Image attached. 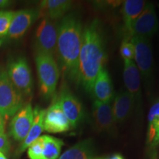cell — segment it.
Wrapping results in <instances>:
<instances>
[{
    "label": "cell",
    "mask_w": 159,
    "mask_h": 159,
    "mask_svg": "<svg viewBox=\"0 0 159 159\" xmlns=\"http://www.w3.org/2000/svg\"><path fill=\"white\" fill-rule=\"evenodd\" d=\"M106 60L102 26L99 19H95L83 30L79 57L80 84L86 92L91 94L95 79Z\"/></svg>",
    "instance_id": "cell-1"
},
{
    "label": "cell",
    "mask_w": 159,
    "mask_h": 159,
    "mask_svg": "<svg viewBox=\"0 0 159 159\" xmlns=\"http://www.w3.org/2000/svg\"><path fill=\"white\" fill-rule=\"evenodd\" d=\"M83 26L78 15L70 13L58 24L56 53L64 75L80 85L79 57L82 43Z\"/></svg>",
    "instance_id": "cell-2"
},
{
    "label": "cell",
    "mask_w": 159,
    "mask_h": 159,
    "mask_svg": "<svg viewBox=\"0 0 159 159\" xmlns=\"http://www.w3.org/2000/svg\"><path fill=\"white\" fill-rule=\"evenodd\" d=\"M35 62L40 92L43 98H54L60 77L58 66L54 56L42 52L35 51Z\"/></svg>",
    "instance_id": "cell-3"
},
{
    "label": "cell",
    "mask_w": 159,
    "mask_h": 159,
    "mask_svg": "<svg viewBox=\"0 0 159 159\" xmlns=\"http://www.w3.org/2000/svg\"><path fill=\"white\" fill-rule=\"evenodd\" d=\"M130 39L134 46L136 65L145 86L150 91L152 86L154 68L151 39L138 36H133Z\"/></svg>",
    "instance_id": "cell-4"
},
{
    "label": "cell",
    "mask_w": 159,
    "mask_h": 159,
    "mask_svg": "<svg viewBox=\"0 0 159 159\" xmlns=\"http://www.w3.org/2000/svg\"><path fill=\"white\" fill-rule=\"evenodd\" d=\"M25 105L24 96L10 80L7 71H0V114L13 117Z\"/></svg>",
    "instance_id": "cell-5"
},
{
    "label": "cell",
    "mask_w": 159,
    "mask_h": 159,
    "mask_svg": "<svg viewBox=\"0 0 159 159\" xmlns=\"http://www.w3.org/2000/svg\"><path fill=\"white\" fill-rule=\"evenodd\" d=\"M7 74L15 88L23 96H29L33 91V77L30 67L25 57L12 59L7 64Z\"/></svg>",
    "instance_id": "cell-6"
},
{
    "label": "cell",
    "mask_w": 159,
    "mask_h": 159,
    "mask_svg": "<svg viewBox=\"0 0 159 159\" xmlns=\"http://www.w3.org/2000/svg\"><path fill=\"white\" fill-rule=\"evenodd\" d=\"M55 97L68 119L71 128H77L83 122L85 116L82 102L65 83H63L59 94Z\"/></svg>",
    "instance_id": "cell-7"
},
{
    "label": "cell",
    "mask_w": 159,
    "mask_h": 159,
    "mask_svg": "<svg viewBox=\"0 0 159 159\" xmlns=\"http://www.w3.org/2000/svg\"><path fill=\"white\" fill-rule=\"evenodd\" d=\"M58 24L56 21L42 19L38 25L35 34L36 50L54 55L56 53Z\"/></svg>",
    "instance_id": "cell-8"
},
{
    "label": "cell",
    "mask_w": 159,
    "mask_h": 159,
    "mask_svg": "<svg viewBox=\"0 0 159 159\" xmlns=\"http://www.w3.org/2000/svg\"><path fill=\"white\" fill-rule=\"evenodd\" d=\"M158 28L159 22L154 5L147 2L141 14L133 23L128 37L138 36L151 39Z\"/></svg>",
    "instance_id": "cell-9"
},
{
    "label": "cell",
    "mask_w": 159,
    "mask_h": 159,
    "mask_svg": "<svg viewBox=\"0 0 159 159\" xmlns=\"http://www.w3.org/2000/svg\"><path fill=\"white\" fill-rule=\"evenodd\" d=\"M34 119L33 108L30 103L24 105L12 117L9 125L10 136L16 142H22L27 137Z\"/></svg>",
    "instance_id": "cell-10"
},
{
    "label": "cell",
    "mask_w": 159,
    "mask_h": 159,
    "mask_svg": "<svg viewBox=\"0 0 159 159\" xmlns=\"http://www.w3.org/2000/svg\"><path fill=\"white\" fill-rule=\"evenodd\" d=\"M70 129V123L55 97L50 106L45 111L43 130L50 134H60L69 131Z\"/></svg>",
    "instance_id": "cell-11"
},
{
    "label": "cell",
    "mask_w": 159,
    "mask_h": 159,
    "mask_svg": "<svg viewBox=\"0 0 159 159\" xmlns=\"http://www.w3.org/2000/svg\"><path fill=\"white\" fill-rule=\"evenodd\" d=\"M39 18L38 9H22L15 11L6 37L11 39H20Z\"/></svg>",
    "instance_id": "cell-12"
},
{
    "label": "cell",
    "mask_w": 159,
    "mask_h": 159,
    "mask_svg": "<svg viewBox=\"0 0 159 159\" xmlns=\"http://www.w3.org/2000/svg\"><path fill=\"white\" fill-rule=\"evenodd\" d=\"M123 79L126 91L132 96L135 101V106L139 107L142 99L140 73L134 61H124Z\"/></svg>",
    "instance_id": "cell-13"
},
{
    "label": "cell",
    "mask_w": 159,
    "mask_h": 159,
    "mask_svg": "<svg viewBox=\"0 0 159 159\" xmlns=\"http://www.w3.org/2000/svg\"><path fill=\"white\" fill-rule=\"evenodd\" d=\"M92 117L99 131H110L114 127V119L111 102L94 100L92 104Z\"/></svg>",
    "instance_id": "cell-14"
},
{
    "label": "cell",
    "mask_w": 159,
    "mask_h": 159,
    "mask_svg": "<svg viewBox=\"0 0 159 159\" xmlns=\"http://www.w3.org/2000/svg\"><path fill=\"white\" fill-rule=\"evenodd\" d=\"M73 2L69 0H43L40 3L39 18L57 21L63 19L72 7Z\"/></svg>",
    "instance_id": "cell-15"
},
{
    "label": "cell",
    "mask_w": 159,
    "mask_h": 159,
    "mask_svg": "<svg viewBox=\"0 0 159 159\" xmlns=\"http://www.w3.org/2000/svg\"><path fill=\"white\" fill-rule=\"evenodd\" d=\"M91 94L95 100L103 102H111L114 99V88L108 70L102 67L99 70L93 85Z\"/></svg>",
    "instance_id": "cell-16"
},
{
    "label": "cell",
    "mask_w": 159,
    "mask_h": 159,
    "mask_svg": "<svg viewBox=\"0 0 159 159\" xmlns=\"http://www.w3.org/2000/svg\"><path fill=\"white\" fill-rule=\"evenodd\" d=\"M113 100L112 112L115 123L125 122L136 107L134 98L127 91H122L116 94Z\"/></svg>",
    "instance_id": "cell-17"
},
{
    "label": "cell",
    "mask_w": 159,
    "mask_h": 159,
    "mask_svg": "<svg viewBox=\"0 0 159 159\" xmlns=\"http://www.w3.org/2000/svg\"><path fill=\"white\" fill-rule=\"evenodd\" d=\"M46 110L36 106L33 109L34 119L30 130L25 140L21 142L19 148L16 150V156L19 157L29 148L32 143L41 136V133L43 131V118H44Z\"/></svg>",
    "instance_id": "cell-18"
},
{
    "label": "cell",
    "mask_w": 159,
    "mask_h": 159,
    "mask_svg": "<svg viewBox=\"0 0 159 159\" xmlns=\"http://www.w3.org/2000/svg\"><path fill=\"white\" fill-rule=\"evenodd\" d=\"M94 153V143L91 139H87L77 142L57 159H93Z\"/></svg>",
    "instance_id": "cell-19"
},
{
    "label": "cell",
    "mask_w": 159,
    "mask_h": 159,
    "mask_svg": "<svg viewBox=\"0 0 159 159\" xmlns=\"http://www.w3.org/2000/svg\"><path fill=\"white\" fill-rule=\"evenodd\" d=\"M147 143L152 150L159 144V99L152 105L149 111Z\"/></svg>",
    "instance_id": "cell-20"
},
{
    "label": "cell",
    "mask_w": 159,
    "mask_h": 159,
    "mask_svg": "<svg viewBox=\"0 0 159 159\" xmlns=\"http://www.w3.org/2000/svg\"><path fill=\"white\" fill-rule=\"evenodd\" d=\"M146 2L142 0H126L122 8L123 21L126 33L129 35L133 23L144 10Z\"/></svg>",
    "instance_id": "cell-21"
},
{
    "label": "cell",
    "mask_w": 159,
    "mask_h": 159,
    "mask_svg": "<svg viewBox=\"0 0 159 159\" xmlns=\"http://www.w3.org/2000/svg\"><path fill=\"white\" fill-rule=\"evenodd\" d=\"M43 148L41 159H57L64 143L55 137L43 135Z\"/></svg>",
    "instance_id": "cell-22"
},
{
    "label": "cell",
    "mask_w": 159,
    "mask_h": 159,
    "mask_svg": "<svg viewBox=\"0 0 159 159\" xmlns=\"http://www.w3.org/2000/svg\"><path fill=\"white\" fill-rule=\"evenodd\" d=\"M15 11L0 10V38L7 36Z\"/></svg>",
    "instance_id": "cell-23"
},
{
    "label": "cell",
    "mask_w": 159,
    "mask_h": 159,
    "mask_svg": "<svg viewBox=\"0 0 159 159\" xmlns=\"http://www.w3.org/2000/svg\"><path fill=\"white\" fill-rule=\"evenodd\" d=\"M43 148V137L41 136L35 140L27 148L29 159H41Z\"/></svg>",
    "instance_id": "cell-24"
},
{
    "label": "cell",
    "mask_w": 159,
    "mask_h": 159,
    "mask_svg": "<svg viewBox=\"0 0 159 159\" xmlns=\"http://www.w3.org/2000/svg\"><path fill=\"white\" fill-rule=\"evenodd\" d=\"M120 55L123 61H134L135 56L134 46L131 43L130 41L125 39L122 42L120 47Z\"/></svg>",
    "instance_id": "cell-25"
},
{
    "label": "cell",
    "mask_w": 159,
    "mask_h": 159,
    "mask_svg": "<svg viewBox=\"0 0 159 159\" xmlns=\"http://www.w3.org/2000/svg\"><path fill=\"white\" fill-rule=\"evenodd\" d=\"M11 144L8 137L5 133L0 134V152L4 154L7 153L10 150Z\"/></svg>",
    "instance_id": "cell-26"
},
{
    "label": "cell",
    "mask_w": 159,
    "mask_h": 159,
    "mask_svg": "<svg viewBox=\"0 0 159 159\" xmlns=\"http://www.w3.org/2000/svg\"><path fill=\"white\" fill-rule=\"evenodd\" d=\"M5 118L2 115L0 114V134L5 133Z\"/></svg>",
    "instance_id": "cell-27"
},
{
    "label": "cell",
    "mask_w": 159,
    "mask_h": 159,
    "mask_svg": "<svg viewBox=\"0 0 159 159\" xmlns=\"http://www.w3.org/2000/svg\"><path fill=\"white\" fill-rule=\"evenodd\" d=\"M11 4L12 2L9 1V0H0V10L6 8V7L11 5Z\"/></svg>",
    "instance_id": "cell-28"
},
{
    "label": "cell",
    "mask_w": 159,
    "mask_h": 159,
    "mask_svg": "<svg viewBox=\"0 0 159 159\" xmlns=\"http://www.w3.org/2000/svg\"><path fill=\"white\" fill-rule=\"evenodd\" d=\"M108 159H124L122 156L119 154H115L114 156H112L111 158H109Z\"/></svg>",
    "instance_id": "cell-29"
},
{
    "label": "cell",
    "mask_w": 159,
    "mask_h": 159,
    "mask_svg": "<svg viewBox=\"0 0 159 159\" xmlns=\"http://www.w3.org/2000/svg\"><path fill=\"white\" fill-rule=\"evenodd\" d=\"M0 159H7V158L5 156V154L0 152Z\"/></svg>",
    "instance_id": "cell-30"
},
{
    "label": "cell",
    "mask_w": 159,
    "mask_h": 159,
    "mask_svg": "<svg viewBox=\"0 0 159 159\" xmlns=\"http://www.w3.org/2000/svg\"><path fill=\"white\" fill-rule=\"evenodd\" d=\"M1 44H2V41L0 40V46H1Z\"/></svg>",
    "instance_id": "cell-31"
},
{
    "label": "cell",
    "mask_w": 159,
    "mask_h": 159,
    "mask_svg": "<svg viewBox=\"0 0 159 159\" xmlns=\"http://www.w3.org/2000/svg\"><path fill=\"white\" fill-rule=\"evenodd\" d=\"M93 159H101V158H93Z\"/></svg>",
    "instance_id": "cell-32"
}]
</instances>
